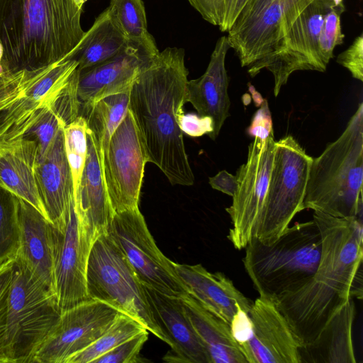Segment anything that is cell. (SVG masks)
I'll list each match as a JSON object with an SVG mask.
<instances>
[{
	"label": "cell",
	"mask_w": 363,
	"mask_h": 363,
	"mask_svg": "<svg viewBox=\"0 0 363 363\" xmlns=\"http://www.w3.org/2000/svg\"><path fill=\"white\" fill-rule=\"evenodd\" d=\"M243 258L245 269L259 296L275 298L304 284L315 272L321 238L315 221L287 227L274 242L254 237Z\"/></svg>",
	"instance_id": "5"
},
{
	"label": "cell",
	"mask_w": 363,
	"mask_h": 363,
	"mask_svg": "<svg viewBox=\"0 0 363 363\" xmlns=\"http://www.w3.org/2000/svg\"><path fill=\"white\" fill-rule=\"evenodd\" d=\"M86 120L81 115L63 128L65 152L72 177L74 197L78 191L86 157Z\"/></svg>",
	"instance_id": "34"
},
{
	"label": "cell",
	"mask_w": 363,
	"mask_h": 363,
	"mask_svg": "<svg viewBox=\"0 0 363 363\" xmlns=\"http://www.w3.org/2000/svg\"><path fill=\"white\" fill-rule=\"evenodd\" d=\"M19 247L18 197L0 186V264L15 257Z\"/></svg>",
	"instance_id": "32"
},
{
	"label": "cell",
	"mask_w": 363,
	"mask_h": 363,
	"mask_svg": "<svg viewBox=\"0 0 363 363\" xmlns=\"http://www.w3.org/2000/svg\"><path fill=\"white\" fill-rule=\"evenodd\" d=\"M313 158L291 135L276 141L273 166L266 200L256 238L263 243L274 242L304 210Z\"/></svg>",
	"instance_id": "8"
},
{
	"label": "cell",
	"mask_w": 363,
	"mask_h": 363,
	"mask_svg": "<svg viewBox=\"0 0 363 363\" xmlns=\"http://www.w3.org/2000/svg\"><path fill=\"white\" fill-rule=\"evenodd\" d=\"M3 55H4V48H3L2 44L0 42V63H1V61L3 57ZM2 72H4V71L0 65V73H2Z\"/></svg>",
	"instance_id": "45"
},
{
	"label": "cell",
	"mask_w": 363,
	"mask_h": 363,
	"mask_svg": "<svg viewBox=\"0 0 363 363\" xmlns=\"http://www.w3.org/2000/svg\"><path fill=\"white\" fill-rule=\"evenodd\" d=\"M15 257L0 264V363H11L6 339L7 301Z\"/></svg>",
	"instance_id": "38"
},
{
	"label": "cell",
	"mask_w": 363,
	"mask_h": 363,
	"mask_svg": "<svg viewBox=\"0 0 363 363\" xmlns=\"http://www.w3.org/2000/svg\"><path fill=\"white\" fill-rule=\"evenodd\" d=\"M86 289L90 299L108 303L138 320L149 332L169 345L167 336L155 319L143 284L108 234L99 237L91 248Z\"/></svg>",
	"instance_id": "7"
},
{
	"label": "cell",
	"mask_w": 363,
	"mask_h": 363,
	"mask_svg": "<svg viewBox=\"0 0 363 363\" xmlns=\"http://www.w3.org/2000/svg\"><path fill=\"white\" fill-rule=\"evenodd\" d=\"M129 43L112 11L108 6L95 19L79 43L66 60L78 63V70L86 69L113 57Z\"/></svg>",
	"instance_id": "26"
},
{
	"label": "cell",
	"mask_w": 363,
	"mask_h": 363,
	"mask_svg": "<svg viewBox=\"0 0 363 363\" xmlns=\"http://www.w3.org/2000/svg\"><path fill=\"white\" fill-rule=\"evenodd\" d=\"M63 128L59 130L45 155L35 164L39 193L48 218L54 225L64 220L74 196Z\"/></svg>",
	"instance_id": "23"
},
{
	"label": "cell",
	"mask_w": 363,
	"mask_h": 363,
	"mask_svg": "<svg viewBox=\"0 0 363 363\" xmlns=\"http://www.w3.org/2000/svg\"><path fill=\"white\" fill-rule=\"evenodd\" d=\"M174 268L188 293L229 325L240 310L249 311L252 301L223 273L210 272L200 264L174 262Z\"/></svg>",
	"instance_id": "21"
},
{
	"label": "cell",
	"mask_w": 363,
	"mask_h": 363,
	"mask_svg": "<svg viewBox=\"0 0 363 363\" xmlns=\"http://www.w3.org/2000/svg\"><path fill=\"white\" fill-rule=\"evenodd\" d=\"M121 313L107 303L89 299L62 311L33 363H67L92 344Z\"/></svg>",
	"instance_id": "15"
},
{
	"label": "cell",
	"mask_w": 363,
	"mask_h": 363,
	"mask_svg": "<svg viewBox=\"0 0 363 363\" xmlns=\"http://www.w3.org/2000/svg\"><path fill=\"white\" fill-rule=\"evenodd\" d=\"M154 56L129 41L113 57L79 70L77 96L80 108H89L106 96L130 90L142 67Z\"/></svg>",
	"instance_id": "17"
},
{
	"label": "cell",
	"mask_w": 363,
	"mask_h": 363,
	"mask_svg": "<svg viewBox=\"0 0 363 363\" xmlns=\"http://www.w3.org/2000/svg\"><path fill=\"white\" fill-rule=\"evenodd\" d=\"M239 347L247 363H300L301 346L274 298L259 296L248 311Z\"/></svg>",
	"instance_id": "16"
},
{
	"label": "cell",
	"mask_w": 363,
	"mask_h": 363,
	"mask_svg": "<svg viewBox=\"0 0 363 363\" xmlns=\"http://www.w3.org/2000/svg\"><path fill=\"white\" fill-rule=\"evenodd\" d=\"M345 10L344 4L335 5L324 18L319 35V49L328 65L333 57L335 47L343 43L345 35L342 32L340 16Z\"/></svg>",
	"instance_id": "37"
},
{
	"label": "cell",
	"mask_w": 363,
	"mask_h": 363,
	"mask_svg": "<svg viewBox=\"0 0 363 363\" xmlns=\"http://www.w3.org/2000/svg\"><path fill=\"white\" fill-rule=\"evenodd\" d=\"M108 7L130 43L144 48L153 55L159 53L154 38L147 31L142 0H111Z\"/></svg>",
	"instance_id": "29"
},
{
	"label": "cell",
	"mask_w": 363,
	"mask_h": 363,
	"mask_svg": "<svg viewBox=\"0 0 363 363\" xmlns=\"http://www.w3.org/2000/svg\"><path fill=\"white\" fill-rule=\"evenodd\" d=\"M18 206L20 247L16 258L55 293L52 223L31 204L18 197Z\"/></svg>",
	"instance_id": "22"
},
{
	"label": "cell",
	"mask_w": 363,
	"mask_h": 363,
	"mask_svg": "<svg viewBox=\"0 0 363 363\" xmlns=\"http://www.w3.org/2000/svg\"><path fill=\"white\" fill-rule=\"evenodd\" d=\"M179 127L183 133L191 137H199L213 132V120L208 116H200L195 113H184L179 121Z\"/></svg>",
	"instance_id": "42"
},
{
	"label": "cell",
	"mask_w": 363,
	"mask_h": 363,
	"mask_svg": "<svg viewBox=\"0 0 363 363\" xmlns=\"http://www.w3.org/2000/svg\"><path fill=\"white\" fill-rule=\"evenodd\" d=\"M230 45L226 35L216 42L204 74L187 82V102L191 103L200 116L213 120V130L209 135L216 140L227 118L230 116L228 77L225 66Z\"/></svg>",
	"instance_id": "20"
},
{
	"label": "cell",
	"mask_w": 363,
	"mask_h": 363,
	"mask_svg": "<svg viewBox=\"0 0 363 363\" xmlns=\"http://www.w3.org/2000/svg\"><path fill=\"white\" fill-rule=\"evenodd\" d=\"M179 298L211 363H247L228 323L205 308L188 292Z\"/></svg>",
	"instance_id": "25"
},
{
	"label": "cell",
	"mask_w": 363,
	"mask_h": 363,
	"mask_svg": "<svg viewBox=\"0 0 363 363\" xmlns=\"http://www.w3.org/2000/svg\"><path fill=\"white\" fill-rule=\"evenodd\" d=\"M107 234L143 285L169 296L180 297L188 292L174 262L157 246L139 208L114 213Z\"/></svg>",
	"instance_id": "10"
},
{
	"label": "cell",
	"mask_w": 363,
	"mask_h": 363,
	"mask_svg": "<svg viewBox=\"0 0 363 363\" xmlns=\"http://www.w3.org/2000/svg\"><path fill=\"white\" fill-rule=\"evenodd\" d=\"M249 91L252 94L255 106H260L264 99L262 97L260 94L257 91L255 87L251 84H249Z\"/></svg>",
	"instance_id": "44"
},
{
	"label": "cell",
	"mask_w": 363,
	"mask_h": 363,
	"mask_svg": "<svg viewBox=\"0 0 363 363\" xmlns=\"http://www.w3.org/2000/svg\"><path fill=\"white\" fill-rule=\"evenodd\" d=\"M313 0H248L228 31L242 67L270 55Z\"/></svg>",
	"instance_id": "9"
},
{
	"label": "cell",
	"mask_w": 363,
	"mask_h": 363,
	"mask_svg": "<svg viewBox=\"0 0 363 363\" xmlns=\"http://www.w3.org/2000/svg\"><path fill=\"white\" fill-rule=\"evenodd\" d=\"M87 152L77 194L74 197L82 228L91 245L108 233L114 213L111 207L101 170L100 149L86 129Z\"/></svg>",
	"instance_id": "19"
},
{
	"label": "cell",
	"mask_w": 363,
	"mask_h": 363,
	"mask_svg": "<svg viewBox=\"0 0 363 363\" xmlns=\"http://www.w3.org/2000/svg\"><path fill=\"white\" fill-rule=\"evenodd\" d=\"M65 125L66 123L53 106L43 108L39 117L24 135L37 143L36 160H41L45 155L59 130Z\"/></svg>",
	"instance_id": "36"
},
{
	"label": "cell",
	"mask_w": 363,
	"mask_h": 363,
	"mask_svg": "<svg viewBox=\"0 0 363 363\" xmlns=\"http://www.w3.org/2000/svg\"><path fill=\"white\" fill-rule=\"evenodd\" d=\"M37 152L33 139L23 137L14 143L0 158V186L28 202L48 219L35 178Z\"/></svg>",
	"instance_id": "24"
},
{
	"label": "cell",
	"mask_w": 363,
	"mask_h": 363,
	"mask_svg": "<svg viewBox=\"0 0 363 363\" xmlns=\"http://www.w3.org/2000/svg\"><path fill=\"white\" fill-rule=\"evenodd\" d=\"M147 162L135 122L128 108L101 155L103 178L114 213L139 208Z\"/></svg>",
	"instance_id": "13"
},
{
	"label": "cell",
	"mask_w": 363,
	"mask_h": 363,
	"mask_svg": "<svg viewBox=\"0 0 363 363\" xmlns=\"http://www.w3.org/2000/svg\"><path fill=\"white\" fill-rule=\"evenodd\" d=\"M143 288L155 319L171 347L163 360L174 363H211L179 297L163 294L145 285Z\"/></svg>",
	"instance_id": "18"
},
{
	"label": "cell",
	"mask_w": 363,
	"mask_h": 363,
	"mask_svg": "<svg viewBox=\"0 0 363 363\" xmlns=\"http://www.w3.org/2000/svg\"><path fill=\"white\" fill-rule=\"evenodd\" d=\"M87 0H74L76 4L79 7V8H82L84 4L86 1Z\"/></svg>",
	"instance_id": "46"
},
{
	"label": "cell",
	"mask_w": 363,
	"mask_h": 363,
	"mask_svg": "<svg viewBox=\"0 0 363 363\" xmlns=\"http://www.w3.org/2000/svg\"><path fill=\"white\" fill-rule=\"evenodd\" d=\"M208 182L213 189L232 197L238 188L236 177L225 170L220 171L214 177H209Z\"/></svg>",
	"instance_id": "43"
},
{
	"label": "cell",
	"mask_w": 363,
	"mask_h": 363,
	"mask_svg": "<svg viewBox=\"0 0 363 363\" xmlns=\"http://www.w3.org/2000/svg\"><path fill=\"white\" fill-rule=\"evenodd\" d=\"M321 252L315 274L274 299L301 348L313 346L335 313L350 298L362 297V220L314 211Z\"/></svg>",
	"instance_id": "1"
},
{
	"label": "cell",
	"mask_w": 363,
	"mask_h": 363,
	"mask_svg": "<svg viewBox=\"0 0 363 363\" xmlns=\"http://www.w3.org/2000/svg\"><path fill=\"white\" fill-rule=\"evenodd\" d=\"M247 132L250 136L262 140L274 135L272 118L267 99H264L255 113Z\"/></svg>",
	"instance_id": "41"
},
{
	"label": "cell",
	"mask_w": 363,
	"mask_h": 363,
	"mask_svg": "<svg viewBox=\"0 0 363 363\" xmlns=\"http://www.w3.org/2000/svg\"><path fill=\"white\" fill-rule=\"evenodd\" d=\"M145 329L135 319L121 313L92 344L70 357L67 363H94L104 354Z\"/></svg>",
	"instance_id": "31"
},
{
	"label": "cell",
	"mask_w": 363,
	"mask_h": 363,
	"mask_svg": "<svg viewBox=\"0 0 363 363\" xmlns=\"http://www.w3.org/2000/svg\"><path fill=\"white\" fill-rule=\"evenodd\" d=\"M60 314L55 293L15 257L6 316L11 363H33Z\"/></svg>",
	"instance_id": "6"
},
{
	"label": "cell",
	"mask_w": 363,
	"mask_h": 363,
	"mask_svg": "<svg viewBox=\"0 0 363 363\" xmlns=\"http://www.w3.org/2000/svg\"><path fill=\"white\" fill-rule=\"evenodd\" d=\"M248 0H188L202 18L228 32Z\"/></svg>",
	"instance_id": "35"
},
{
	"label": "cell",
	"mask_w": 363,
	"mask_h": 363,
	"mask_svg": "<svg viewBox=\"0 0 363 363\" xmlns=\"http://www.w3.org/2000/svg\"><path fill=\"white\" fill-rule=\"evenodd\" d=\"M337 62L347 69L352 76L363 82V34L357 36L351 45L338 55Z\"/></svg>",
	"instance_id": "40"
},
{
	"label": "cell",
	"mask_w": 363,
	"mask_h": 363,
	"mask_svg": "<svg viewBox=\"0 0 363 363\" xmlns=\"http://www.w3.org/2000/svg\"><path fill=\"white\" fill-rule=\"evenodd\" d=\"M188 74L184 50L169 47L142 67L129 94L128 108L147 162L155 164L172 185L194 183L179 124L187 102Z\"/></svg>",
	"instance_id": "2"
},
{
	"label": "cell",
	"mask_w": 363,
	"mask_h": 363,
	"mask_svg": "<svg viewBox=\"0 0 363 363\" xmlns=\"http://www.w3.org/2000/svg\"><path fill=\"white\" fill-rule=\"evenodd\" d=\"M276 141L258 138L248 145L247 158L237 171L238 188L233 203L225 208L232 227L228 238L235 249H244L256 236L273 166Z\"/></svg>",
	"instance_id": "12"
},
{
	"label": "cell",
	"mask_w": 363,
	"mask_h": 363,
	"mask_svg": "<svg viewBox=\"0 0 363 363\" xmlns=\"http://www.w3.org/2000/svg\"><path fill=\"white\" fill-rule=\"evenodd\" d=\"M44 106L27 96L0 111V158L39 117Z\"/></svg>",
	"instance_id": "30"
},
{
	"label": "cell",
	"mask_w": 363,
	"mask_h": 363,
	"mask_svg": "<svg viewBox=\"0 0 363 363\" xmlns=\"http://www.w3.org/2000/svg\"><path fill=\"white\" fill-rule=\"evenodd\" d=\"M148 338V330L133 335L96 359L94 363H137L141 359L140 352Z\"/></svg>",
	"instance_id": "39"
},
{
	"label": "cell",
	"mask_w": 363,
	"mask_h": 363,
	"mask_svg": "<svg viewBox=\"0 0 363 363\" xmlns=\"http://www.w3.org/2000/svg\"><path fill=\"white\" fill-rule=\"evenodd\" d=\"M74 0H0L4 72L34 71L66 60L84 35Z\"/></svg>",
	"instance_id": "3"
},
{
	"label": "cell",
	"mask_w": 363,
	"mask_h": 363,
	"mask_svg": "<svg viewBox=\"0 0 363 363\" xmlns=\"http://www.w3.org/2000/svg\"><path fill=\"white\" fill-rule=\"evenodd\" d=\"M55 293L62 311L89 298L86 269L92 245L79 221L74 196L64 220L52 224Z\"/></svg>",
	"instance_id": "14"
},
{
	"label": "cell",
	"mask_w": 363,
	"mask_h": 363,
	"mask_svg": "<svg viewBox=\"0 0 363 363\" xmlns=\"http://www.w3.org/2000/svg\"><path fill=\"white\" fill-rule=\"evenodd\" d=\"M336 4L331 0H313L299 14L274 52L249 66L255 77L263 69L272 73L277 96L289 76L298 70L323 72L328 64L319 49V35L326 13Z\"/></svg>",
	"instance_id": "11"
},
{
	"label": "cell",
	"mask_w": 363,
	"mask_h": 363,
	"mask_svg": "<svg viewBox=\"0 0 363 363\" xmlns=\"http://www.w3.org/2000/svg\"><path fill=\"white\" fill-rule=\"evenodd\" d=\"M354 315L355 305L351 298L332 316L318 340L301 350L313 351L310 352L313 362L355 363L352 336Z\"/></svg>",
	"instance_id": "27"
},
{
	"label": "cell",
	"mask_w": 363,
	"mask_h": 363,
	"mask_svg": "<svg viewBox=\"0 0 363 363\" xmlns=\"http://www.w3.org/2000/svg\"><path fill=\"white\" fill-rule=\"evenodd\" d=\"M363 104L345 130L313 158L304 209L338 218H362Z\"/></svg>",
	"instance_id": "4"
},
{
	"label": "cell",
	"mask_w": 363,
	"mask_h": 363,
	"mask_svg": "<svg viewBox=\"0 0 363 363\" xmlns=\"http://www.w3.org/2000/svg\"><path fill=\"white\" fill-rule=\"evenodd\" d=\"M130 90L106 96L89 108H80L79 115L85 118L101 155L106 152L111 136L127 111Z\"/></svg>",
	"instance_id": "28"
},
{
	"label": "cell",
	"mask_w": 363,
	"mask_h": 363,
	"mask_svg": "<svg viewBox=\"0 0 363 363\" xmlns=\"http://www.w3.org/2000/svg\"><path fill=\"white\" fill-rule=\"evenodd\" d=\"M78 63L64 60L52 65L45 74L27 91L30 99L44 106L51 104L70 80Z\"/></svg>",
	"instance_id": "33"
}]
</instances>
